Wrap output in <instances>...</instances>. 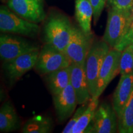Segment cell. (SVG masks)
I'll use <instances>...</instances> for the list:
<instances>
[{"mask_svg":"<svg viewBox=\"0 0 133 133\" xmlns=\"http://www.w3.org/2000/svg\"><path fill=\"white\" fill-rule=\"evenodd\" d=\"M74 26L69 19L62 15L51 16L44 25L46 43L65 52L72 35Z\"/></svg>","mask_w":133,"mask_h":133,"instance_id":"6da1fadb","label":"cell"},{"mask_svg":"<svg viewBox=\"0 0 133 133\" xmlns=\"http://www.w3.org/2000/svg\"><path fill=\"white\" fill-rule=\"evenodd\" d=\"M110 49V47L103 39L94 38L85 62L86 78L92 98L96 97L100 69Z\"/></svg>","mask_w":133,"mask_h":133,"instance_id":"7a4b0ae2","label":"cell"},{"mask_svg":"<svg viewBox=\"0 0 133 133\" xmlns=\"http://www.w3.org/2000/svg\"><path fill=\"white\" fill-rule=\"evenodd\" d=\"M0 31L1 33L34 38L39 33V27L36 23L21 17L9 7L1 6Z\"/></svg>","mask_w":133,"mask_h":133,"instance_id":"3957f363","label":"cell"},{"mask_svg":"<svg viewBox=\"0 0 133 133\" xmlns=\"http://www.w3.org/2000/svg\"><path fill=\"white\" fill-rule=\"evenodd\" d=\"M71 64L65 52L46 43L39 52L35 69L41 75H46L57 70L64 69Z\"/></svg>","mask_w":133,"mask_h":133,"instance_id":"277c9868","label":"cell"},{"mask_svg":"<svg viewBox=\"0 0 133 133\" xmlns=\"http://www.w3.org/2000/svg\"><path fill=\"white\" fill-rule=\"evenodd\" d=\"M130 11L110 8L103 40L110 48H115L120 42L128 30Z\"/></svg>","mask_w":133,"mask_h":133,"instance_id":"5b68a950","label":"cell"},{"mask_svg":"<svg viewBox=\"0 0 133 133\" xmlns=\"http://www.w3.org/2000/svg\"><path fill=\"white\" fill-rule=\"evenodd\" d=\"M39 49L37 44L17 35L1 33L0 35V58L3 62Z\"/></svg>","mask_w":133,"mask_h":133,"instance_id":"8992f818","label":"cell"},{"mask_svg":"<svg viewBox=\"0 0 133 133\" xmlns=\"http://www.w3.org/2000/svg\"><path fill=\"white\" fill-rule=\"evenodd\" d=\"M118 132V118L113 105L103 102L98 106L92 121L86 129L87 133Z\"/></svg>","mask_w":133,"mask_h":133,"instance_id":"52a82bcc","label":"cell"},{"mask_svg":"<svg viewBox=\"0 0 133 133\" xmlns=\"http://www.w3.org/2000/svg\"><path fill=\"white\" fill-rule=\"evenodd\" d=\"M94 39L92 33L86 34L80 27L74 26L69 43L65 51L71 63L85 64L86 57L92 45Z\"/></svg>","mask_w":133,"mask_h":133,"instance_id":"ba28073f","label":"cell"},{"mask_svg":"<svg viewBox=\"0 0 133 133\" xmlns=\"http://www.w3.org/2000/svg\"><path fill=\"white\" fill-rule=\"evenodd\" d=\"M39 52V51H33L3 62L2 68L10 83L16 82L24 74L35 68Z\"/></svg>","mask_w":133,"mask_h":133,"instance_id":"9c48e42d","label":"cell"},{"mask_svg":"<svg viewBox=\"0 0 133 133\" xmlns=\"http://www.w3.org/2000/svg\"><path fill=\"white\" fill-rule=\"evenodd\" d=\"M121 51L111 48L105 57L97 80V89L95 98H99L110 83L119 73V61Z\"/></svg>","mask_w":133,"mask_h":133,"instance_id":"30bf717a","label":"cell"},{"mask_svg":"<svg viewBox=\"0 0 133 133\" xmlns=\"http://www.w3.org/2000/svg\"><path fill=\"white\" fill-rule=\"evenodd\" d=\"M52 100L56 116L60 123H64L70 118L78 104L70 83L59 94L52 96Z\"/></svg>","mask_w":133,"mask_h":133,"instance_id":"8fae6325","label":"cell"},{"mask_svg":"<svg viewBox=\"0 0 133 133\" xmlns=\"http://www.w3.org/2000/svg\"><path fill=\"white\" fill-rule=\"evenodd\" d=\"M8 6L21 17L36 24L46 17L43 4L39 0H8Z\"/></svg>","mask_w":133,"mask_h":133,"instance_id":"7c38bea8","label":"cell"},{"mask_svg":"<svg viewBox=\"0 0 133 133\" xmlns=\"http://www.w3.org/2000/svg\"><path fill=\"white\" fill-rule=\"evenodd\" d=\"M70 70V84L75 92L78 103L81 105L88 102L92 97L86 78L85 64L71 63Z\"/></svg>","mask_w":133,"mask_h":133,"instance_id":"4fadbf2b","label":"cell"},{"mask_svg":"<svg viewBox=\"0 0 133 133\" xmlns=\"http://www.w3.org/2000/svg\"><path fill=\"white\" fill-rule=\"evenodd\" d=\"M133 90V73L121 75L120 79L113 95L112 105L118 118L121 115L123 109L130 97Z\"/></svg>","mask_w":133,"mask_h":133,"instance_id":"5bb4252c","label":"cell"},{"mask_svg":"<svg viewBox=\"0 0 133 133\" xmlns=\"http://www.w3.org/2000/svg\"><path fill=\"white\" fill-rule=\"evenodd\" d=\"M70 65L44 75L48 88L52 96L59 94L70 83Z\"/></svg>","mask_w":133,"mask_h":133,"instance_id":"9a60e30c","label":"cell"},{"mask_svg":"<svg viewBox=\"0 0 133 133\" xmlns=\"http://www.w3.org/2000/svg\"><path fill=\"white\" fill-rule=\"evenodd\" d=\"M21 121L17 113L10 101H6L0 109V131L10 132L19 128Z\"/></svg>","mask_w":133,"mask_h":133,"instance_id":"2e32d148","label":"cell"},{"mask_svg":"<svg viewBox=\"0 0 133 133\" xmlns=\"http://www.w3.org/2000/svg\"><path fill=\"white\" fill-rule=\"evenodd\" d=\"M93 8L89 0H76L75 17L81 29L86 34H92L91 21Z\"/></svg>","mask_w":133,"mask_h":133,"instance_id":"e0dca14e","label":"cell"},{"mask_svg":"<svg viewBox=\"0 0 133 133\" xmlns=\"http://www.w3.org/2000/svg\"><path fill=\"white\" fill-rule=\"evenodd\" d=\"M53 121L51 118L44 115H35L30 118L23 124V133H49L52 131Z\"/></svg>","mask_w":133,"mask_h":133,"instance_id":"ac0fdd59","label":"cell"},{"mask_svg":"<svg viewBox=\"0 0 133 133\" xmlns=\"http://www.w3.org/2000/svg\"><path fill=\"white\" fill-rule=\"evenodd\" d=\"M99 104V98H91L88 103V107L74 126L71 133L85 132L86 129L92 121Z\"/></svg>","mask_w":133,"mask_h":133,"instance_id":"d6986e66","label":"cell"},{"mask_svg":"<svg viewBox=\"0 0 133 133\" xmlns=\"http://www.w3.org/2000/svg\"><path fill=\"white\" fill-rule=\"evenodd\" d=\"M118 132L133 133V90L118 118Z\"/></svg>","mask_w":133,"mask_h":133,"instance_id":"ffe728a7","label":"cell"},{"mask_svg":"<svg viewBox=\"0 0 133 133\" xmlns=\"http://www.w3.org/2000/svg\"><path fill=\"white\" fill-rule=\"evenodd\" d=\"M133 73V44H129L121 51L119 61V74L125 75Z\"/></svg>","mask_w":133,"mask_h":133,"instance_id":"44dd1931","label":"cell"},{"mask_svg":"<svg viewBox=\"0 0 133 133\" xmlns=\"http://www.w3.org/2000/svg\"><path fill=\"white\" fill-rule=\"evenodd\" d=\"M89 102L85 103V104H81L80 107H79L75 111L74 114H73L72 115V117L71 118L69 122L66 124L65 127L64 128V129H63V131H62V133H71V130H72L74 126L75 125V124L77 123V121H78L79 118L81 117L82 114L84 113V111L86 110V108L88 107Z\"/></svg>","mask_w":133,"mask_h":133,"instance_id":"7402d4cb","label":"cell"},{"mask_svg":"<svg viewBox=\"0 0 133 133\" xmlns=\"http://www.w3.org/2000/svg\"><path fill=\"white\" fill-rule=\"evenodd\" d=\"M110 8L125 11H131L133 6V0H107Z\"/></svg>","mask_w":133,"mask_h":133,"instance_id":"603a6c76","label":"cell"},{"mask_svg":"<svg viewBox=\"0 0 133 133\" xmlns=\"http://www.w3.org/2000/svg\"><path fill=\"white\" fill-rule=\"evenodd\" d=\"M93 8V18L94 24H96L99 19L105 6L107 2V0H89Z\"/></svg>","mask_w":133,"mask_h":133,"instance_id":"cb8c5ba5","label":"cell"},{"mask_svg":"<svg viewBox=\"0 0 133 133\" xmlns=\"http://www.w3.org/2000/svg\"><path fill=\"white\" fill-rule=\"evenodd\" d=\"M131 44H133V22L129 26L120 42L115 48L118 51H122L124 48Z\"/></svg>","mask_w":133,"mask_h":133,"instance_id":"d4e9b609","label":"cell"},{"mask_svg":"<svg viewBox=\"0 0 133 133\" xmlns=\"http://www.w3.org/2000/svg\"><path fill=\"white\" fill-rule=\"evenodd\" d=\"M132 22H133V6L130 11V16H129L128 22V30L129 26H131V25L132 24ZM128 30H127V31H128Z\"/></svg>","mask_w":133,"mask_h":133,"instance_id":"484cf974","label":"cell"},{"mask_svg":"<svg viewBox=\"0 0 133 133\" xmlns=\"http://www.w3.org/2000/svg\"><path fill=\"white\" fill-rule=\"evenodd\" d=\"M1 1H3V2H4V1H6V0H1Z\"/></svg>","mask_w":133,"mask_h":133,"instance_id":"4316f807","label":"cell"}]
</instances>
